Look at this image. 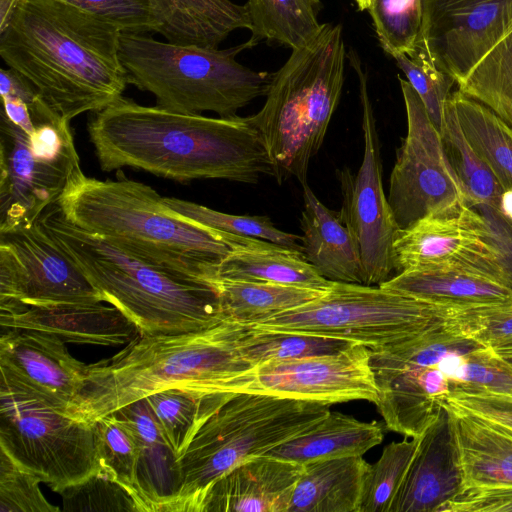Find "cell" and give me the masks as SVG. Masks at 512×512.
I'll use <instances>...</instances> for the list:
<instances>
[{"mask_svg": "<svg viewBox=\"0 0 512 512\" xmlns=\"http://www.w3.org/2000/svg\"><path fill=\"white\" fill-rule=\"evenodd\" d=\"M87 130L105 172L132 167L180 182L224 179L250 184L272 175L250 116L180 113L122 96L94 113Z\"/></svg>", "mask_w": 512, "mask_h": 512, "instance_id": "obj_1", "label": "cell"}, {"mask_svg": "<svg viewBox=\"0 0 512 512\" xmlns=\"http://www.w3.org/2000/svg\"><path fill=\"white\" fill-rule=\"evenodd\" d=\"M116 25L60 0H19L0 29V56L64 121L99 112L128 83Z\"/></svg>", "mask_w": 512, "mask_h": 512, "instance_id": "obj_2", "label": "cell"}, {"mask_svg": "<svg viewBox=\"0 0 512 512\" xmlns=\"http://www.w3.org/2000/svg\"><path fill=\"white\" fill-rule=\"evenodd\" d=\"M57 204L74 225L146 262L211 285L223 258L261 240L222 234L178 216L152 187L122 173L99 180L79 170Z\"/></svg>", "mask_w": 512, "mask_h": 512, "instance_id": "obj_3", "label": "cell"}, {"mask_svg": "<svg viewBox=\"0 0 512 512\" xmlns=\"http://www.w3.org/2000/svg\"><path fill=\"white\" fill-rule=\"evenodd\" d=\"M251 368L229 335L227 318L193 331L139 334L111 358L87 365L85 380L65 412L92 424L165 389L197 397L235 393Z\"/></svg>", "mask_w": 512, "mask_h": 512, "instance_id": "obj_4", "label": "cell"}, {"mask_svg": "<svg viewBox=\"0 0 512 512\" xmlns=\"http://www.w3.org/2000/svg\"><path fill=\"white\" fill-rule=\"evenodd\" d=\"M39 220L103 301L123 312L140 335L193 331L226 319L213 285L146 262L74 225L57 203Z\"/></svg>", "mask_w": 512, "mask_h": 512, "instance_id": "obj_5", "label": "cell"}, {"mask_svg": "<svg viewBox=\"0 0 512 512\" xmlns=\"http://www.w3.org/2000/svg\"><path fill=\"white\" fill-rule=\"evenodd\" d=\"M346 58L342 25L324 24L274 72L263 107L250 116L279 184L291 177L307 183L310 161L341 98Z\"/></svg>", "mask_w": 512, "mask_h": 512, "instance_id": "obj_6", "label": "cell"}, {"mask_svg": "<svg viewBox=\"0 0 512 512\" xmlns=\"http://www.w3.org/2000/svg\"><path fill=\"white\" fill-rule=\"evenodd\" d=\"M250 48L249 41L218 49L122 32L119 52L128 83L153 94L156 106L180 113L209 111L233 117L256 98L266 96L274 75L236 60Z\"/></svg>", "mask_w": 512, "mask_h": 512, "instance_id": "obj_7", "label": "cell"}, {"mask_svg": "<svg viewBox=\"0 0 512 512\" xmlns=\"http://www.w3.org/2000/svg\"><path fill=\"white\" fill-rule=\"evenodd\" d=\"M328 405L235 392L205 421L178 458L181 486L167 512H199L208 488L244 461L306 432Z\"/></svg>", "mask_w": 512, "mask_h": 512, "instance_id": "obj_8", "label": "cell"}, {"mask_svg": "<svg viewBox=\"0 0 512 512\" xmlns=\"http://www.w3.org/2000/svg\"><path fill=\"white\" fill-rule=\"evenodd\" d=\"M453 309L381 286L335 281L318 298L249 325L336 338L376 349L445 322Z\"/></svg>", "mask_w": 512, "mask_h": 512, "instance_id": "obj_9", "label": "cell"}, {"mask_svg": "<svg viewBox=\"0 0 512 512\" xmlns=\"http://www.w3.org/2000/svg\"><path fill=\"white\" fill-rule=\"evenodd\" d=\"M0 449L57 493L100 470L93 424L4 381H0Z\"/></svg>", "mask_w": 512, "mask_h": 512, "instance_id": "obj_10", "label": "cell"}, {"mask_svg": "<svg viewBox=\"0 0 512 512\" xmlns=\"http://www.w3.org/2000/svg\"><path fill=\"white\" fill-rule=\"evenodd\" d=\"M26 132L0 115V230L37 221L81 170L69 122L53 110Z\"/></svg>", "mask_w": 512, "mask_h": 512, "instance_id": "obj_11", "label": "cell"}, {"mask_svg": "<svg viewBox=\"0 0 512 512\" xmlns=\"http://www.w3.org/2000/svg\"><path fill=\"white\" fill-rule=\"evenodd\" d=\"M487 346L455 333L446 321L396 344L371 349L370 364L377 387L375 404L388 429L420 437L434 421L449 383L437 362L453 352Z\"/></svg>", "mask_w": 512, "mask_h": 512, "instance_id": "obj_12", "label": "cell"}, {"mask_svg": "<svg viewBox=\"0 0 512 512\" xmlns=\"http://www.w3.org/2000/svg\"><path fill=\"white\" fill-rule=\"evenodd\" d=\"M347 59L359 82L364 153L356 174L348 167L337 172L342 194L339 215L359 246L365 285L380 286L396 270L394 242L400 228L384 193L379 137L367 73L355 50L350 49Z\"/></svg>", "mask_w": 512, "mask_h": 512, "instance_id": "obj_13", "label": "cell"}, {"mask_svg": "<svg viewBox=\"0 0 512 512\" xmlns=\"http://www.w3.org/2000/svg\"><path fill=\"white\" fill-rule=\"evenodd\" d=\"M407 133L396 153L388 202L400 229L455 205L467 204L442 137L411 84L398 76Z\"/></svg>", "mask_w": 512, "mask_h": 512, "instance_id": "obj_14", "label": "cell"}, {"mask_svg": "<svg viewBox=\"0 0 512 512\" xmlns=\"http://www.w3.org/2000/svg\"><path fill=\"white\" fill-rule=\"evenodd\" d=\"M104 302L40 220L0 230V312Z\"/></svg>", "mask_w": 512, "mask_h": 512, "instance_id": "obj_15", "label": "cell"}, {"mask_svg": "<svg viewBox=\"0 0 512 512\" xmlns=\"http://www.w3.org/2000/svg\"><path fill=\"white\" fill-rule=\"evenodd\" d=\"M512 30V0H422L415 51L456 84Z\"/></svg>", "mask_w": 512, "mask_h": 512, "instance_id": "obj_16", "label": "cell"}, {"mask_svg": "<svg viewBox=\"0 0 512 512\" xmlns=\"http://www.w3.org/2000/svg\"><path fill=\"white\" fill-rule=\"evenodd\" d=\"M371 349L352 344L336 353L269 361L243 376L238 392H255L320 404L377 400Z\"/></svg>", "mask_w": 512, "mask_h": 512, "instance_id": "obj_17", "label": "cell"}, {"mask_svg": "<svg viewBox=\"0 0 512 512\" xmlns=\"http://www.w3.org/2000/svg\"><path fill=\"white\" fill-rule=\"evenodd\" d=\"M394 257L398 273L418 268L460 267L504 285L489 226L483 215L467 204L428 214L399 229Z\"/></svg>", "mask_w": 512, "mask_h": 512, "instance_id": "obj_18", "label": "cell"}, {"mask_svg": "<svg viewBox=\"0 0 512 512\" xmlns=\"http://www.w3.org/2000/svg\"><path fill=\"white\" fill-rule=\"evenodd\" d=\"M1 380L25 388L66 410L79 392L87 365L59 337L35 330L1 329Z\"/></svg>", "mask_w": 512, "mask_h": 512, "instance_id": "obj_19", "label": "cell"}, {"mask_svg": "<svg viewBox=\"0 0 512 512\" xmlns=\"http://www.w3.org/2000/svg\"><path fill=\"white\" fill-rule=\"evenodd\" d=\"M464 489L453 421L441 407L419 443L389 512H440Z\"/></svg>", "mask_w": 512, "mask_h": 512, "instance_id": "obj_20", "label": "cell"}, {"mask_svg": "<svg viewBox=\"0 0 512 512\" xmlns=\"http://www.w3.org/2000/svg\"><path fill=\"white\" fill-rule=\"evenodd\" d=\"M303 464L264 454L217 479L199 512H288Z\"/></svg>", "mask_w": 512, "mask_h": 512, "instance_id": "obj_21", "label": "cell"}, {"mask_svg": "<svg viewBox=\"0 0 512 512\" xmlns=\"http://www.w3.org/2000/svg\"><path fill=\"white\" fill-rule=\"evenodd\" d=\"M101 303L23 306L0 312V327L52 334L65 343L112 347L128 344L140 334L117 307Z\"/></svg>", "mask_w": 512, "mask_h": 512, "instance_id": "obj_22", "label": "cell"}, {"mask_svg": "<svg viewBox=\"0 0 512 512\" xmlns=\"http://www.w3.org/2000/svg\"><path fill=\"white\" fill-rule=\"evenodd\" d=\"M131 428L138 447L137 489L141 512H167L181 486L178 456L146 398L114 411Z\"/></svg>", "mask_w": 512, "mask_h": 512, "instance_id": "obj_23", "label": "cell"}, {"mask_svg": "<svg viewBox=\"0 0 512 512\" xmlns=\"http://www.w3.org/2000/svg\"><path fill=\"white\" fill-rule=\"evenodd\" d=\"M441 403L453 421L464 489L512 487V428L447 400Z\"/></svg>", "mask_w": 512, "mask_h": 512, "instance_id": "obj_24", "label": "cell"}, {"mask_svg": "<svg viewBox=\"0 0 512 512\" xmlns=\"http://www.w3.org/2000/svg\"><path fill=\"white\" fill-rule=\"evenodd\" d=\"M302 188L304 209L300 227L306 260L328 280L365 285L359 246L339 212L326 207L308 183Z\"/></svg>", "mask_w": 512, "mask_h": 512, "instance_id": "obj_25", "label": "cell"}, {"mask_svg": "<svg viewBox=\"0 0 512 512\" xmlns=\"http://www.w3.org/2000/svg\"><path fill=\"white\" fill-rule=\"evenodd\" d=\"M381 287L429 303L463 308L512 302V289L476 271L430 267L402 271Z\"/></svg>", "mask_w": 512, "mask_h": 512, "instance_id": "obj_26", "label": "cell"}, {"mask_svg": "<svg viewBox=\"0 0 512 512\" xmlns=\"http://www.w3.org/2000/svg\"><path fill=\"white\" fill-rule=\"evenodd\" d=\"M369 466L362 456L304 463L288 512H359Z\"/></svg>", "mask_w": 512, "mask_h": 512, "instance_id": "obj_27", "label": "cell"}, {"mask_svg": "<svg viewBox=\"0 0 512 512\" xmlns=\"http://www.w3.org/2000/svg\"><path fill=\"white\" fill-rule=\"evenodd\" d=\"M158 33L178 45L218 48L237 29H249L245 5L231 0H157Z\"/></svg>", "mask_w": 512, "mask_h": 512, "instance_id": "obj_28", "label": "cell"}, {"mask_svg": "<svg viewBox=\"0 0 512 512\" xmlns=\"http://www.w3.org/2000/svg\"><path fill=\"white\" fill-rule=\"evenodd\" d=\"M216 280L273 283L322 292L335 282L323 277L303 253L264 240L229 253L216 266Z\"/></svg>", "mask_w": 512, "mask_h": 512, "instance_id": "obj_29", "label": "cell"}, {"mask_svg": "<svg viewBox=\"0 0 512 512\" xmlns=\"http://www.w3.org/2000/svg\"><path fill=\"white\" fill-rule=\"evenodd\" d=\"M384 437L377 421L363 422L330 411L306 432L274 447L267 454L304 464L313 460L362 456Z\"/></svg>", "mask_w": 512, "mask_h": 512, "instance_id": "obj_30", "label": "cell"}, {"mask_svg": "<svg viewBox=\"0 0 512 512\" xmlns=\"http://www.w3.org/2000/svg\"><path fill=\"white\" fill-rule=\"evenodd\" d=\"M252 47L260 42L305 46L322 30L318 20L320 0H248L245 4Z\"/></svg>", "mask_w": 512, "mask_h": 512, "instance_id": "obj_31", "label": "cell"}, {"mask_svg": "<svg viewBox=\"0 0 512 512\" xmlns=\"http://www.w3.org/2000/svg\"><path fill=\"white\" fill-rule=\"evenodd\" d=\"M213 286L225 317L244 324L260 323L302 306L324 293L295 286L249 281L216 280Z\"/></svg>", "mask_w": 512, "mask_h": 512, "instance_id": "obj_32", "label": "cell"}, {"mask_svg": "<svg viewBox=\"0 0 512 512\" xmlns=\"http://www.w3.org/2000/svg\"><path fill=\"white\" fill-rule=\"evenodd\" d=\"M449 100L462 131L505 190H512V127L483 104L458 89Z\"/></svg>", "mask_w": 512, "mask_h": 512, "instance_id": "obj_33", "label": "cell"}, {"mask_svg": "<svg viewBox=\"0 0 512 512\" xmlns=\"http://www.w3.org/2000/svg\"><path fill=\"white\" fill-rule=\"evenodd\" d=\"M227 324L236 349L252 367L269 361L336 353L354 344L336 338L264 329L228 318Z\"/></svg>", "mask_w": 512, "mask_h": 512, "instance_id": "obj_34", "label": "cell"}, {"mask_svg": "<svg viewBox=\"0 0 512 512\" xmlns=\"http://www.w3.org/2000/svg\"><path fill=\"white\" fill-rule=\"evenodd\" d=\"M448 160L461 184L467 205H490L500 209L503 187L465 137L455 109L447 100L440 132Z\"/></svg>", "mask_w": 512, "mask_h": 512, "instance_id": "obj_35", "label": "cell"}, {"mask_svg": "<svg viewBox=\"0 0 512 512\" xmlns=\"http://www.w3.org/2000/svg\"><path fill=\"white\" fill-rule=\"evenodd\" d=\"M232 392L197 397L179 389H165L146 398L165 438L178 458L205 423Z\"/></svg>", "mask_w": 512, "mask_h": 512, "instance_id": "obj_36", "label": "cell"}, {"mask_svg": "<svg viewBox=\"0 0 512 512\" xmlns=\"http://www.w3.org/2000/svg\"><path fill=\"white\" fill-rule=\"evenodd\" d=\"M437 367L448 380L447 396L458 393L512 396V367L491 347L447 354L437 362Z\"/></svg>", "mask_w": 512, "mask_h": 512, "instance_id": "obj_37", "label": "cell"}, {"mask_svg": "<svg viewBox=\"0 0 512 512\" xmlns=\"http://www.w3.org/2000/svg\"><path fill=\"white\" fill-rule=\"evenodd\" d=\"M457 85L512 127V30Z\"/></svg>", "mask_w": 512, "mask_h": 512, "instance_id": "obj_38", "label": "cell"}, {"mask_svg": "<svg viewBox=\"0 0 512 512\" xmlns=\"http://www.w3.org/2000/svg\"><path fill=\"white\" fill-rule=\"evenodd\" d=\"M178 216L222 234L251 237L303 253L301 236L282 231L267 216L233 215L174 197H164Z\"/></svg>", "mask_w": 512, "mask_h": 512, "instance_id": "obj_39", "label": "cell"}, {"mask_svg": "<svg viewBox=\"0 0 512 512\" xmlns=\"http://www.w3.org/2000/svg\"><path fill=\"white\" fill-rule=\"evenodd\" d=\"M100 472L123 486L141 512L137 489L138 447L131 428L115 412L92 423Z\"/></svg>", "mask_w": 512, "mask_h": 512, "instance_id": "obj_40", "label": "cell"}, {"mask_svg": "<svg viewBox=\"0 0 512 512\" xmlns=\"http://www.w3.org/2000/svg\"><path fill=\"white\" fill-rule=\"evenodd\" d=\"M419 443V437L388 444L370 464L363 481L359 512H389Z\"/></svg>", "mask_w": 512, "mask_h": 512, "instance_id": "obj_41", "label": "cell"}, {"mask_svg": "<svg viewBox=\"0 0 512 512\" xmlns=\"http://www.w3.org/2000/svg\"><path fill=\"white\" fill-rule=\"evenodd\" d=\"M367 11L380 46L388 55L410 56L415 51L422 22V0H373Z\"/></svg>", "mask_w": 512, "mask_h": 512, "instance_id": "obj_42", "label": "cell"}, {"mask_svg": "<svg viewBox=\"0 0 512 512\" xmlns=\"http://www.w3.org/2000/svg\"><path fill=\"white\" fill-rule=\"evenodd\" d=\"M446 325L462 336L494 347L512 339V302L455 308Z\"/></svg>", "mask_w": 512, "mask_h": 512, "instance_id": "obj_43", "label": "cell"}, {"mask_svg": "<svg viewBox=\"0 0 512 512\" xmlns=\"http://www.w3.org/2000/svg\"><path fill=\"white\" fill-rule=\"evenodd\" d=\"M63 510L139 512L132 495L120 484L98 471L59 493Z\"/></svg>", "mask_w": 512, "mask_h": 512, "instance_id": "obj_44", "label": "cell"}, {"mask_svg": "<svg viewBox=\"0 0 512 512\" xmlns=\"http://www.w3.org/2000/svg\"><path fill=\"white\" fill-rule=\"evenodd\" d=\"M391 57L403 71L407 81L422 100L433 124L441 132L445 105L452 87L456 84L455 79L418 56L409 57L398 53Z\"/></svg>", "mask_w": 512, "mask_h": 512, "instance_id": "obj_45", "label": "cell"}, {"mask_svg": "<svg viewBox=\"0 0 512 512\" xmlns=\"http://www.w3.org/2000/svg\"><path fill=\"white\" fill-rule=\"evenodd\" d=\"M40 479L0 449V512H59L40 490Z\"/></svg>", "mask_w": 512, "mask_h": 512, "instance_id": "obj_46", "label": "cell"}, {"mask_svg": "<svg viewBox=\"0 0 512 512\" xmlns=\"http://www.w3.org/2000/svg\"><path fill=\"white\" fill-rule=\"evenodd\" d=\"M108 21L122 32L158 33L157 0H60Z\"/></svg>", "mask_w": 512, "mask_h": 512, "instance_id": "obj_47", "label": "cell"}, {"mask_svg": "<svg viewBox=\"0 0 512 512\" xmlns=\"http://www.w3.org/2000/svg\"><path fill=\"white\" fill-rule=\"evenodd\" d=\"M440 512H512V487L464 489Z\"/></svg>", "mask_w": 512, "mask_h": 512, "instance_id": "obj_48", "label": "cell"}, {"mask_svg": "<svg viewBox=\"0 0 512 512\" xmlns=\"http://www.w3.org/2000/svg\"><path fill=\"white\" fill-rule=\"evenodd\" d=\"M474 208L483 215L491 231L502 283L512 289V219L494 206L478 205Z\"/></svg>", "mask_w": 512, "mask_h": 512, "instance_id": "obj_49", "label": "cell"}, {"mask_svg": "<svg viewBox=\"0 0 512 512\" xmlns=\"http://www.w3.org/2000/svg\"><path fill=\"white\" fill-rule=\"evenodd\" d=\"M443 400L512 428V396L458 393L447 396Z\"/></svg>", "mask_w": 512, "mask_h": 512, "instance_id": "obj_50", "label": "cell"}, {"mask_svg": "<svg viewBox=\"0 0 512 512\" xmlns=\"http://www.w3.org/2000/svg\"><path fill=\"white\" fill-rule=\"evenodd\" d=\"M19 0H0V29L11 19Z\"/></svg>", "mask_w": 512, "mask_h": 512, "instance_id": "obj_51", "label": "cell"}, {"mask_svg": "<svg viewBox=\"0 0 512 512\" xmlns=\"http://www.w3.org/2000/svg\"><path fill=\"white\" fill-rule=\"evenodd\" d=\"M500 210L512 219V190H505L500 200Z\"/></svg>", "mask_w": 512, "mask_h": 512, "instance_id": "obj_52", "label": "cell"}, {"mask_svg": "<svg viewBox=\"0 0 512 512\" xmlns=\"http://www.w3.org/2000/svg\"><path fill=\"white\" fill-rule=\"evenodd\" d=\"M496 353H511L512 352V339L506 340L494 347H491Z\"/></svg>", "mask_w": 512, "mask_h": 512, "instance_id": "obj_53", "label": "cell"}, {"mask_svg": "<svg viewBox=\"0 0 512 512\" xmlns=\"http://www.w3.org/2000/svg\"><path fill=\"white\" fill-rule=\"evenodd\" d=\"M354 1L357 5L358 10H360V11L368 10L373 2V0H354Z\"/></svg>", "mask_w": 512, "mask_h": 512, "instance_id": "obj_54", "label": "cell"}, {"mask_svg": "<svg viewBox=\"0 0 512 512\" xmlns=\"http://www.w3.org/2000/svg\"><path fill=\"white\" fill-rule=\"evenodd\" d=\"M498 354V353H497ZM512 367V352L511 353H500L498 354Z\"/></svg>", "mask_w": 512, "mask_h": 512, "instance_id": "obj_55", "label": "cell"}]
</instances>
